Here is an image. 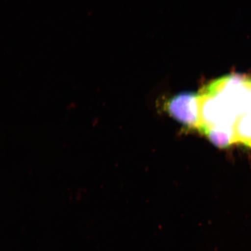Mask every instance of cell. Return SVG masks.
Instances as JSON below:
<instances>
[{
    "label": "cell",
    "instance_id": "6da1fadb",
    "mask_svg": "<svg viewBox=\"0 0 251 251\" xmlns=\"http://www.w3.org/2000/svg\"><path fill=\"white\" fill-rule=\"evenodd\" d=\"M168 110L173 117L181 123L189 127H197L199 118V103L197 94H180L169 102Z\"/></svg>",
    "mask_w": 251,
    "mask_h": 251
},
{
    "label": "cell",
    "instance_id": "7a4b0ae2",
    "mask_svg": "<svg viewBox=\"0 0 251 251\" xmlns=\"http://www.w3.org/2000/svg\"><path fill=\"white\" fill-rule=\"evenodd\" d=\"M235 143L251 148V78L234 126Z\"/></svg>",
    "mask_w": 251,
    "mask_h": 251
}]
</instances>
